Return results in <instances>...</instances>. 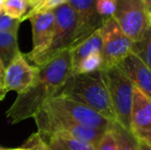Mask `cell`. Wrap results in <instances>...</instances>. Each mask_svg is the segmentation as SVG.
Returning <instances> with one entry per match:
<instances>
[{
  "instance_id": "10",
  "label": "cell",
  "mask_w": 151,
  "mask_h": 150,
  "mask_svg": "<svg viewBox=\"0 0 151 150\" xmlns=\"http://www.w3.org/2000/svg\"><path fill=\"white\" fill-rule=\"evenodd\" d=\"M36 75V66H31L26 57L21 52L5 68L2 82L6 92L14 90L18 94L31 85Z\"/></svg>"
},
{
  "instance_id": "1",
  "label": "cell",
  "mask_w": 151,
  "mask_h": 150,
  "mask_svg": "<svg viewBox=\"0 0 151 150\" xmlns=\"http://www.w3.org/2000/svg\"><path fill=\"white\" fill-rule=\"evenodd\" d=\"M72 74L71 50H63L47 62L36 66V75L31 85L18 94L6 112L10 123L33 117L50 99L58 95Z\"/></svg>"
},
{
  "instance_id": "34",
  "label": "cell",
  "mask_w": 151,
  "mask_h": 150,
  "mask_svg": "<svg viewBox=\"0 0 151 150\" xmlns=\"http://www.w3.org/2000/svg\"><path fill=\"white\" fill-rule=\"evenodd\" d=\"M1 149H2V148H1V147H0V150H1Z\"/></svg>"
},
{
  "instance_id": "22",
  "label": "cell",
  "mask_w": 151,
  "mask_h": 150,
  "mask_svg": "<svg viewBox=\"0 0 151 150\" xmlns=\"http://www.w3.org/2000/svg\"><path fill=\"white\" fill-rule=\"evenodd\" d=\"M19 19H14L5 14L3 11L0 12V32L18 33L19 26L21 24Z\"/></svg>"
},
{
  "instance_id": "9",
  "label": "cell",
  "mask_w": 151,
  "mask_h": 150,
  "mask_svg": "<svg viewBox=\"0 0 151 150\" xmlns=\"http://www.w3.org/2000/svg\"><path fill=\"white\" fill-rule=\"evenodd\" d=\"M96 2L97 0H68L67 1V3L74 10L77 18V35L73 47H75L95 31L101 28L105 21L98 14Z\"/></svg>"
},
{
  "instance_id": "4",
  "label": "cell",
  "mask_w": 151,
  "mask_h": 150,
  "mask_svg": "<svg viewBox=\"0 0 151 150\" xmlns=\"http://www.w3.org/2000/svg\"><path fill=\"white\" fill-rule=\"evenodd\" d=\"M101 75L109 97L115 120L131 132V110L134 85L117 66L102 69Z\"/></svg>"
},
{
  "instance_id": "12",
  "label": "cell",
  "mask_w": 151,
  "mask_h": 150,
  "mask_svg": "<svg viewBox=\"0 0 151 150\" xmlns=\"http://www.w3.org/2000/svg\"><path fill=\"white\" fill-rule=\"evenodd\" d=\"M117 67L136 88L151 99V70L136 55L129 52Z\"/></svg>"
},
{
  "instance_id": "6",
  "label": "cell",
  "mask_w": 151,
  "mask_h": 150,
  "mask_svg": "<svg viewBox=\"0 0 151 150\" xmlns=\"http://www.w3.org/2000/svg\"><path fill=\"white\" fill-rule=\"evenodd\" d=\"M112 18L133 42L141 39L151 24V14L144 0H116Z\"/></svg>"
},
{
  "instance_id": "31",
  "label": "cell",
  "mask_w": 151,
  "mask_h": 150,
  "mask_svg": "<svg viewBox=\"0 0 151 150\" xmlns=\"http://www.w3.org/2000/svg\"><path fill=\"white\" fill-rule=\"evenodd\" d=\"M3 2L4 0H0V12L3 11Z\"/></svg>"
},
{
  "instance_id": "25",
  "label": "cell",
  "mask_w": 151,
  "mask_h": 150,
  "mask_svg": "<svg viewBox=\"0 0 151 150\" xmlns=\"http://www.w3.org/2000/svg\"><path fill=\"white\" fill-rule=\"evenodd\" d=\"M96 150H117V143L111 130H108L104 133L102 138L100 139L99 143L96 146Z\"/></svg>"
},
{
  "instance_id": "15",
  "label": "cell",
  "mask_w": 151,
  "mask_h": 150,
  "mask_svg": "<svg viewBox=\"0 0 151 150\" xmlns=\"http://www.w3.org/2000/svg\"><path fill=\"white\" fill-rule=\"evenodd\" d=\"M50 150H96L93 145L67 134H39Z\"/></svg>"
},
{
  "instance_id": "30",
  "label": "cell",
  "mask_w": 151,
  "mask_h": 150,
  "mask_svg": "<svg viewBox=\"0 0 151 150\" xmlns=\"http://www.w3.org/2000/svg\"><path fill=\"white\" fill-rule=\"evenodd\" d=\"M144 2L146 3V5H147L148 9H149V11L151 14V0H144Z\"/></svg>"
},
{
  "instance_id": "5",
  "label": "cell",
  "mask_w": 151,
  "mask_h": 150,
  "mask_svg": "<svg viewBox=\"0 0 151 150\" xmlns=\"http://www.w3.org/2000/svg\"><path fill=\"white\" fill-rule=\"evenodd\" d=\"M52 10L55 14L52 39L47 50L32 60L36 66L47 62L63 50H72L75 44L77 35V18L74 10L68 3L62 4Z\"/></svg>"
},
{
  "instance_id": "20",
  "label": "cell",
  "mask_w": 151,
  "mask_h": 150,
  "mask_svg": "<svg viewBox=\"0 0 151 150\" xmlns=\"http://www.w3.org/2000/svg\"><path fill=\"white\" fill-rule=\"evenodd\" d=\"M28 10L27 0H4L3 12L14 19H19L22 22L23 17Z\"/></svg>"
},
{
  "instance_id": "33",
  "label": "cell",
  "mask_w": 151,
  "mask_h": 150,
  "mask_svg": "<svg viewBox=\"0 0 151 150\" xmlns=\"http://www.w3.org/2000/svg\"><path fill=\"white\" fill-rule=\"evenodd\" d=\"M1 150H16V149H3V148H2Z\"/></svg>"
},
{
  "instance_id": "26",
  "label": "cell",
  "mask_w": 151,
  "mask_h": 150,
  "mask_svg": "<svg viewBox=\"0 0 151 150\" xmlns=\"http://www.w3.org/2000/svg\"><path fill=\"white\" fill-rule=\"evenodd\" d=\"M138 140L142 141V142L146 143L147 145H149L151 147V132L149 133H143V134H139L137 136H135Z\"/></svg>"
},
{
  "instance_id": "7",
  "label": "cell",
  "mask_w": 151,
  "mask_h": 150,
  "mask_svg": "<svg viewBox=\"0 0 151 150\" xmlns=\"http://www.w3.org/2000/svg\"><path fill=\"white\" fill-rule=\"evenodd\" d=\"M100 32L102 36V69L117 66L131 52L133 41L122 32L112 17L104 21Z\"/></svg>"
},
{
  "instance_id": "14",
  "label": "cell",
  "mask_w": 151,
  "mask_h": 150,
  "mask_svg": "<svg viewBox=\"0 0 151 150\" xmlns=\"http://www.w3.org/2000/svg\"><path fill=\"white\" fill-rule=\"evenodd\" d=\"M102 50V36L100 29L90 35L88 38L80 42L79 44L72 48V69L73 73L79 63L83 59L88 57L90 55L96 54V52H101Z\"/></svg>"
},
{
  "instance_id": "19",
  "label": "cell",
  "mask_w": 151,
  "mask_h": 150,
  "mask_svg": "<svg viewBox=\"0 0 151 150\" xmlns=\"http://www.w3.org/2000/svg\"><path fill=\"white\" fill-rule=\"evenodd\" d=\"M27 1H28V10L23 17L22 22L27 19H30L35 14L55 9L62 4L67 3L68 0H27Z\"/></svg>"
},
{
  "instance_id": "23",
  "label": "cell",
  "mask_w": 151,
  "mask_h": 150,
  "mask_svg": "<svg viewBox=\"0 0 151 150\" xmlns=\"http://www.w3.org/2000/svg\"><path fill=\"white\" fill-rule=\"evenodd\" d=\"M96 7L99 16L106 20L113 16L116 7V0H97Z\"/></svg>"
},
{
  "instance_id": "21",
  "label": "cell",
  "mask_w": 151,
  "mask_h": 150,
  "mask_svg": "<svg viewBox=\"0 0 151 150\" xmlns=\"http://www.w3.org/2000/svg\"><path fill=\"white\" fill-rule=\"evenodd\" d=\"M102 64H103V60H102L101 52H96V54L90 55L79 63V65L75 69L73 74L91 73L95 72V71H99L102 69Z\"/></svg>"
},
{
  "instance_id": "3",
  "label": "cell",
  "mask_w": 151,
  "mask_h": 150,
  "mask_svg": "<svg viewBox=\"0 0 151 150\" xmlns=\"http://www.w3.org/2000/svg\"><path fill=\"white\" fill-rule=\"evenodd\" d=\"M33 118L37 124L39 134H67L77 140L90 143L95 148L105 133L104 131L80 126L47 104H44Z\"/></svg>"
},
{
  "instance_id": "2",
  "label": "cell",
  "mask_w": 151,
  "mask_h": 150,
  "mask_svg": "<svg viewBox=\"0 0 151 150\" xmlns=\"http://www.w3.org/2000/svg\"><path fill=\"white\" fill-rule=\"evenodd\" d=\"M58 95L82 103L107 119L116 121L100 70L72 74Z\"/></svg>"
},
{
  "instance_id": "16",
  "label": "cell",
  "mask_w": 151,
  "mask_h": 150,
  "mask_svg": "<svg viewBox=\"0 0 151 150\" xmlns=\"http://www.w3.org/2000/svg\"><path fill=\"white\" fill-rule=\"evenodd\" d=\"M18 33L0 32V60L4 68L21 54L17 39Z\"/></svg>"
},
{
  "instance_id": "28",
  "label": "cell",
  "mask_w": 151,
  "mask_h": 150,
  "mask_svg": "<svg viewBox=\"0 0 151 150\" xmlns=\"http://www.w3.org/2000/svg\"><path fill=\"white\" fill-rule=\"evenodd\" d=\"M139 141V147H140V150H151V147L149 145H147L146 143L142 142V141L138 140Z\"/></svg>"
},
{
  "instance_id": "29",
  "label": "cell",
  "mask_w": 151,
  "mask_h": 150,
  "mask_svg": "<svg viewBox=\"0 0 151 150\" xmlns=\"http://www.w3.org/2000/svg\"><path fill=\"white\" fill-rule=\"evenodd\" d=\"M4 71H5V68H4L3 64H2L1 60H0V80L3 79V76H4Z\"/></svg>"
},
{
  "instance_id": "27",
  "label": "cell",
  "mask_w": 151,
  "mask_h": 150,
  "mask_svg": "<svg viewBox=\"0 0 151 150\" xmlns=\"http://www.w3.org/2000/svg\"><path fill=\"white\" fill-rule=\"evenodd\" d=\"M6 90L4 88L3 86V82H2V80H0V101H2L4 99V97H5L6 95Z\"/></svg>"
},
{
  "instance_id": "17",
  "label": "cell",
  "mask_w": 151,
  "mask_h": 150,
  "mask_svg": "<svg viewBox=\"0 0 151 150\" xmlns=\"http://www.w3.org/2000/svg\"><path fill=\"white\" fill-rule=\"evenodd\" d=\"M131 52L136 55L151 70V24L141 39L133 42Z\"/></svg>"
},
{
  "instance_id": "24",
  "label": "cell",
  "mask_w": 151,
  "mask_h": 150,
  "mask_svg": "<svg viewBox=\"0 0 151 150\" xmlns=\"http://www.w3.org/2000/svg\"><path fill=\"white\" fill-rule=\"evenodd\" d=\"M22 148L25 150H50L46 142L41 138L39 133L32 134L28 138V140L24 143Z\"/></svg>"
},
{
  "instance_id": "11",
  "label": "cell",
  "mask_w": 151,
  "mask_h": 150,
  "mask_svg": "<svg viewBox=\"0 0 151 150\" xmlns=\"http://www.w3.org/2000/svg\"><path fill=\"white\" fill-rule=\"evenodd\" d=\"M32 33H33V48L25 57L30 61L44 52L50 46L54 35L55 14L54 10L38 14L31 17Z\"/></svg>"
},
{
  "instance_id": "8",
  "label": "cell",
  "mask_w": 151,
  "mask_h": 150,
  "mask_svg": "<svg viewBox=\"0 0 151 150\" xmlns=\"http://www.w3.org/2000/svg\"><path fill=\"white\" fill-rule=\"evenodd\" d=\"M45 104L59 110L78 124L86 128L106 132L111 130L113 123L115 122L105 118L86 105L65 96L57 95L54 98L50 99Z\"/></svg>"
},
{
  "instance_id": "18",
  "label": "cell",
  "mask_w": 151,
  "mask_h": 150,
  "mask_svg": "<svg viewBox=\"0 0 151 150\" xmlns=\"http://www.w3.org/2000/svg\"><path fill=\"white\" fill-rule=\"evenodd\" d=\"M112 132L116 139L117 150H140L139 141L135 137V135L123 128L116 121L113 123Z\"/></svg>"
},
{
  "instance_id": "32",
  "label": "cell",
  "mask_w": 151,
  "mask_h": 150,
  "mask_svg": "<svg viewBox=\"0 0 151 150\" xmlns=\"http://www.w3.org/2000/svg\"><path fill=\"white\" fill-rule=\"evenodd\" d=\"M16 150H25L24 148H22V147H21V148H18V149H16Z\"/></svg>"
},
{
  "instance_id": "13",
  "label": "cell",
  "mask_w": 151,
  "mask_h": 150,
  "mask_svg": "<svg viewBox=\"0 0 151 150\" xmlns=\"http://www.w3.org/2000/svg\"><path fill=\"white\" fill-rule=\"evenodd\" d=\"M131 132L135 136L151 132V99L134 86Z\"/></svg>"
}]
</instances>
